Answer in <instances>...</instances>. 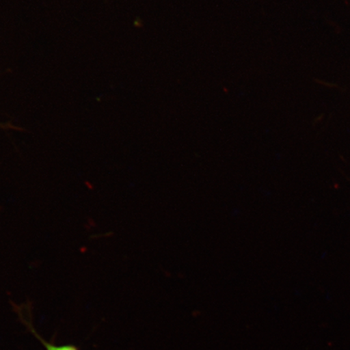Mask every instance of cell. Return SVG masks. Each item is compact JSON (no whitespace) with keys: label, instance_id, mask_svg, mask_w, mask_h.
Returning <instances> with one entry per match:
<instances>
[{"label":"cell","instance_id":"obj_1","mask_svg":"<svg viewBox=\"0 0 350 350\" xmlns=\"http://www.w3.org/2000/svg\"><path fill=\"white\" fill-rule=\"evenodd\" d=\"M24 323L26 326L29 327V329L31 331L32 334L36 336V338L41 341L43 347H45L46 350H79L76 345H55L54 343L48 342L47 340H44L42 336L38 334L36 330H35L34 327L31 325V323L26 321H25Z\"/></svg>","mask_w":350,"mask_h":350}]
</instances>
